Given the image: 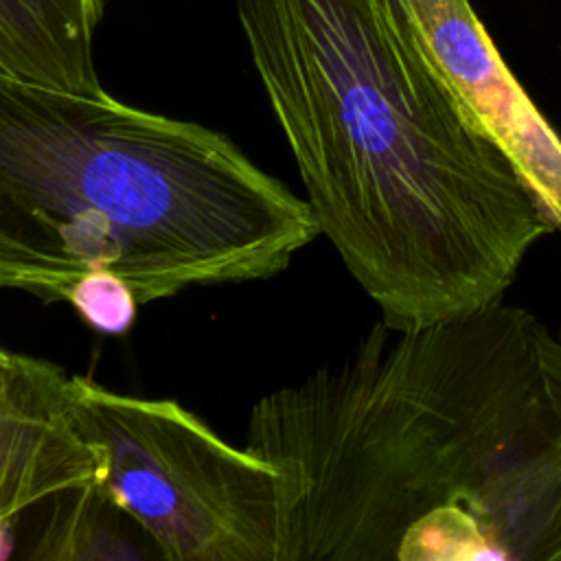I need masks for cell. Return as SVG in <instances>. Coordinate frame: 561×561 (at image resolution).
Instances as JSON below:
<instances>
[{"label": "cell", "instance_id": "3", "mask_svg": "<svg viewBox=\"0 0 561 561\" xmlns=\"http://www.w3.org/2000/svg\"><path fill=\"white\" fill-rule=\"evenodd\" d=\"M318 234L226 134L0 66V289L66 302L110 270L145 305L272 278Z\"/></svg>", "mask_w": 561, "mask_h": 561}, {"label": "cell", "instance_id": "2", "mask_svg": "<svg viewBox=\"0 0 561 561\" xmlns=\"http://www.w3.org/2000/svg\"><path fill=\"white\" fill-rule=\"evenodd\" d=\"M320 234L388 327L502 300L550 224L401 0H237Z\"/></svg>", "mask_w": 561, "mask_h": 561}, {"label": "cell", "instance_id": "5", "mask_svg": "<svg viewBox=\"0 0 561 561\" xmlns=\"http://www.w3.org/2000/svg\"><path fill=\"white\" fill-rule=\"evenodd\" d=\"M434 66L561 232V136L500 57L469 0H401Z\"/></svg>", "mask_w": 561, "mask_h": 561}, {"label": "cell", "instance_id": "9", "mask_svg": "<svg viewBox=\"0 0 561 561\" xmlns=\"http://www.w3.org/2000/svg\"><path fill=\"white\" fill-rule=\"evenodd\" d=\"M66 302L88 327L105 335L127 333L140 305L131 285L110 270L88 272L72 285Z\"/></svg>", "mask_w": 561, "mask_h": 561}, {"label": "cell", "instance_id": "7", "mask_svg": "<svg viewBox=\"0 0 561 561\" xmlns=\"http://www.w3.org/2000/svg\"><path fill=\"white\" fill-rule=\"evenodd\" d=\"M107 0H0V66L22 79L99 96L94 35Z\"/></svg>", "mask_w": 561, "mask_h": 561}, {"label": "cell", "instance_id": "4", "mask_svg": "<svg viewBox=\"0 0 561 561\" xmlns=\"http://www.w3.org/2000/svg\"><path fill=\"white\" fill-rule=\"evenodd\" d=\"M70 414L96 454V484L169 561H278L280 471L219 438L173 399L70 375Z\"/></svg>", "mask_w": 561, "mask_h": 561}, {"label": "cell", "instance_id": "6", "mask_svg": "<svg viewBox=\"0 0 561 561\" xmlns=\"http://www.w3.org/2000/svg\"><path fill=\"white\" fill-rule=\"evenodd\" d=\"M68 379L61 366L22 353L0 379V528L96 480V454L70 414Z\"/></svg>", "mask_w": 561, "mask_h": 561}, {"label": "cell", "instance_id": "8", "mask_svg": "<svg viewBox=\"0 0 561 561\" xmlns=\"http://www.w3.org/2000/svg\"><path fill=\"white\" fill-rule=\"evenodd\" d=\"M46 513L31 559H129L147 557L136 550L118 526L131 519L96 482L46 500Z\"/></svg>", "mask_w": 561, "mask_h": 561}, {"label": "cell", "instance_id": "10", "mask_svg": "<svg viewBox=\"0 0 561 561\" xmlns=\"http://www.w3.org/2000/svg\"><path fill=\"white\" fill-rule=\"evenodd\" d=\"M13 357H15V353L0 348V379L4 377V373L9 370V366L13 364Z\"/></svg>", "mask_w": 561, "mask_h": 561}, {"label": "cell", "instance_id": "1", "mask_svg": "<svg viewBox=\"0 0 561 561\" xmlns=\"http://www.w3.org/2000/svg\"><path fill=\"white\" fill-rule=\"evenodd\" d=\"M278 561H561V337L504 298L261 397Z\"/></svg>", "mask_w": 561, "mask_h": 561}]
</instances>
